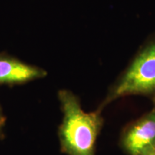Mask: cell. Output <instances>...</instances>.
Listing matches in <instances>:
<instances>
[{
	"label": "cell",
	"mask_w": 155,
	"mask_h": 155,
	"mask_svg": "<svg viewBox=\"0 0 155 155\" xmlns=\"http://www.w3.org/2000/svg\"><path fill=\"white\" fill-rule=\"evenodd\" d=\"M63 116L58 129L61 152L67 155H96V142L104 125L101 110L85 112L71 91L58 93Z\"/></svg>",
	"instance_id": "obj_1"
},
{
	"label": "cell",
	"mask_w": 155,
	"mask_h": 155,
	"mask_svg": "<svg viewBox=\"0 0 155 155\" xmlns=\"http://www.w3.org/2000/svg\"><path fill=\"white\" fill-rule=\"evenodd\" d=\"M155 94V40L147 45L137 54L125 72L111 87L99 106L104 108L119 98Z\"/></svg>",
	"instance_id": "obj_2"
},
{
	"label": "cell",
	"mask_w": 155,
	"mask_h": 155,
	"mask_svg": "<svg viewBox=\"0 0 155 155\" xmlns=\"http://www.w3.org/2000/svg\"><path fill=\"white\" fill-rule=\"evenodd\" d=\"M121 146L129 155H141L155 149V110L126 129L121 137Z\"/></svg>",
	"instance_id": "obj_3"
},
{
	"label": "cell",
	"mask_w": 155,
	"mask_h": 155,
	"mask_svg": "<svg viewBox=\"0 0 155 155\" xmlns=\"http://www.w3.org/2000/svg\"><path fill=\"white\" fill-rule=\"evenodd\" d=\"M46 75L47 72L42 68L25 63L5 53H0V85H22Z\"/></svg>",
	"instance_id": "obj_4"
},
{
	"label": "cell",
	"mask_w": 155,
	"mask_h": 155,
	"mask_svg": "<svg viewBox=\"0 0 155 155\" xmlns=\"http://www.w3.org/2000/svg\"><path fill=\"white\" fill-rule=\"evenodd\" d=\"M5 124V117H0V139L3 137V129Z\"/></svg>",
	"instance_id": "obj_5"
},
{
	"label": "cell",
	"mask_w": 155,
	"mask_h": 155,
	"mask_svg": "<svg viewBox=\"0 0 155 155\" xmlns=\"http://www.w3.org/2000/svg\"><path fill=\"white\" fill-rule=\"evenodd\" d=\"M141 155H155V149H153V150H150L147 151V152H144L143 154H141Z\"/></svg>",
	"instance_id": "obj_6"
},
{
	"label": "cell",
	"mask_w": 155,
	"mask_h": 155,
	"mask_svg": "<svg viewBox=\"0 0 155 155\" xmlns=\"http://www.w3.org/2000/svg\"><path fill=\"white\" fill-rule=\"evenodd\" d=\"M0 117H5L3 114V111H2V108L1 105H0Z\"/></svg>",
	"instance_id": "obj_7"
},
{
	"label": "cell",
	"mask_w": 155,
	"mask_h": 155,
	"mask_svg": "<svg viewBox=\"0 0 155 155\" xmlns=\"http://www.w3.org/2000/svg\"><path fill=\"white\" fill-rule=\"evenodd\" d=\"M153 104H154V108L153 109L155 110V94L153 96Z\"/></svg>",
	"instance_id": "obj_8"
}]
</instances>
